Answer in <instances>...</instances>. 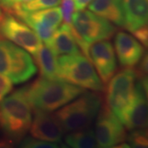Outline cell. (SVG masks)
Wrapping results in <instances>:
<instances>
[{
  "label": "cell",
  "instance_id": "21",
  "mask_svg": "<svg viewBox=\"0 0 148 148\" xmlns=\"http://www.w3.org/2000/svg\"><path fill=\"white\" fill-rule=\"evenodd\" d=\"M60 3L61 0H31L26 3H21V6L26 12H35L57 7Z\"/></svg>",
  "mask_w": 148,
  "mask_h": 148
},
{
  "label": "cell",
  "instance_id": "16",
  "mask_svg": "<svg viewBox=\"0 0 148 148\" xmlns=\"http://www.w3.org/2000/svg\"><path fill=\"white\" fill-rule=\"evenodd\" d=\"M56 55H67L80 53L81 50L77 44L71 27L62 24L54 32L50 44L48 45Z\"/></svg>",
  "mask_w": 148,
  "mask_h": 148
},
{
  "label": "cell",
  "instance_id": "20",
  "mask_svg": "<svg viewBox=\"0 0 148 148\" xmlns=\"http://www.w3.org/2000/svg\"><path fill=\"white\" fill-rule=\"evenodd\" d=\"M127 142L132 147L148 148V127L131 130Z\"/></svg>",
  "mask_w": 148,
  "mask_h": 148
},
{
  "label": "cell",
  "instance_id": "31",
  "mask_svg": "<svg viewBox=\"0 0 148 148\" xmlns=\"http://www.w3.org/2000/svg\"><path fill=\"white\" fill-rule=\"evenodd\" d=\"M15 3H26L27 2L31 1V0H14Z\"/></svg>",
  "mask_w": 148,
  "mask_h": 148
},
{
  "label": "cell",
  "instance_id": "9",
  "mask_svg": "<svg viewBox=\"0 0 148 148\" xmlns=\"http://www.w3.org/2000/svg\"><path fill=\"white\" fill-rule=\"evenodd\" d=\"M89 58L104 84H107L117 69L115 52L109 40H101L89 45Z\"/></svg>",
  "mask_w": 148,
  "mask_h": 148
},
{
  "label": "cell",
  "instance_id": "10",
  "mask_svg": "<svg viewBox=\"0 0 148 148\" xmlns=\"http://www.w3.org/2000/svg\"><path fill=\"white\" fill-rule=\"evenodd\" d=\"M30 132L32 138L59 143L64 136V130L53 114L46 111L34 110Z\"/></svg>",
  "mask_w": 148,
  "mask_h": 148
},
{
  "label": "cell",
  "instance_id": "29",
  "mask_svg": "<svg viewBox=\"0 0 148 148\" xmlns=\"http://www.w3.org/2000/svg\"><path fill=\"white\" fill-rule=\"evenodd\" d=\"M140 82L143 86V90L145 92V95L147 97V100L148 102V75H143V77H141L140 78Z\"/></svg>",
  "mask_w": 148,
  "mask_h": 148
},
{
  "label": "cell",
  "instance_id": "8",
  "mask_svg": "<svg viewBox=\"0 0 148 148\" xmlns=\"http://www.w3.org/2000/svg\"><path fill=\"white\" fill-rule=\"evenodd\" d=\"M101 108L94 130L98 146L103 148L116 147L127 139L124 127L106 104Z\"/></svg>",
  "mask_w": 148,
  "mask_h": 148
},
{
  "label": "cell",
  "instance_id": "19",
  "mask_svg": "<svg viewBox=\"0 0 148 148\" xmlns=\"http://www.w3.org/2000/svg\"><path fill=\"white\" fill-rule=\"evenodd\" d=\"M11 67V53L9 41L0 36V73L8 76Z\"/></svg>",
  "mask_w": 148,
  "mask_h": 148
},
{
  "label": "cell",
  "instance_id": "30",
  "mask_svg": "<svg viewBox=\"0 0 148 148\" xmlns=\"http://www.w3.org/2000/svg\"><path fill=\"white\" fill-rule=\"evenodd\" d=\"M6 15V12L3 11V9L0 7V24H1V22L3 21V17L5 16Z\"/></svg>",
  "mask_w": 148,
  "mask_h": 148
},
{
  "label": "cell",
  "instance_id": "18",
  "mask_svg": "<svg viewBox=\"0 0 148 148\" xmlns=\"http://www.w3.org/2000/svg\"><path fill=\"white\" fill-rule=\"evenodd\" d=\"M65 142L69 147L74 148L99 147L95 139V132L89 127L70 132L66 136Z\"/></svg>",
  "mask_w": 148,
  "mask_h": 148
},
{
  "label": "cell",
  "instance_id": "12",
  "mask_svg": "<svg viewBox=\"0 0 148 148\" xmlns=\"http://www.w3.org/2000/svg\"><path fill=\"white\" fill-rule=\"evenodd\" d=\"M121 122L128 130L148 127V102L140 81L135 86L133 99Z\"/></svg>",
  "mask_w": 148,
  "mask_h": 148
},
{
  "label": "cell",
  "instance_id": "11",
  "mask_svg": "<svg viewBox=\"0 0 148 148\" xmlns=\"http://www.w3.org/2000/svg\"><path fill=\"white\" fill-rule=\"evenodd\" d=\"M11 53L10 72L8 77L14 84H21L31 79L36 73V66L31 55L24 49L9 41Z\"/></svg>",
  "mask_w": 148,
  "mask_h": 148
},
{
  "label": "cell",
  "instance_id": "28",
  "mask_svg": "<svg viewBox=\"0 0 148 148\" xmlns=\"http://www.w3.org/2000/svg\"><path fill=\"white\" fill-rule=\"evenodd\" d=\"M92 0H73L75 8L77 10H83L86 7L90 4Z\"/></svg>",
  "mask_w": 148,
  "mask_h": 148
},
{
  "label": "cell",
  "instance_id": "4",
  "mask_svg": "<svg viewBox=\"0 0 148 148\" xmlns=\"http://www.w3.org/2000/svg\"><path fill=\"white\" fill-rule=\"evenodd\" d=\"M101 106L102 98L100 94L85 91L78 99L68 103L53 115L64 132H73L90 127Z\"/></svg>",
  "mask_w": 148,
  "mask_h": 148
},
{
  "label": "cell",
  "instance_id": "23",
  "mask_svg": "<svg viewBox=\"0 0 148 148\" xmlns=\"http://www.w3.org/2000/svg\"><path fill=\"white\" fill-rule=\"evenodd\" d=\"M61 3H62L61 11H62L64 23L71 27L73 15L76 9L73 0H61Z\"/></svg>",
  "mask_w": 148,
  "mask_h": 148
},
{
  "label": "cell",
  "instance_id": "7",
  "mask_svg": "<svg viewBox=\"0 0 148 148\" xmlns=\"http://www.w3.org/2000/svg\"><path fill=\"white\" fill-rule=\"evenodd\" d=\"M0 36L33 55L42 45L40 38L26 22L7 13L0 24Z\"/></svg>",
  "mask_w": 148,
  "mask_h": 148
},
{
  "label": "cell",
  "instance_id": "26",
  "mask_svg": "<svg viewBox=\"0 0 148 148\" xmlns=\"http://www.w3.org/2000/svg\"><path fill=\"white\" fill-rule=\"evenodd\" d=\"M140 61L141 62L139 64V73H138L148 75V51L147 53H143Z\"/></svg>",
  "mask_w": 148,
  "mask_h": 148
},
{
  "label": "cell",
  "instance_id": "14",
  "mask_svg": "<svg viewBox=\"0 0 148 148\" xmlns=\"http://www.w3.org/2000/svg\"><path fill=\"white\" fill-rule=\"evenodd\" d=\"M124 27L129 32L148 23V0H123Z\"/></svg>",
  "mask_w": 148,
  "mask_h": 148
},
{
  "label": "cell",
  "instance_id": "6",
  "mask_svg": "<svg viewBox=\"0 0 148 148\" xmlns=\"http://www.w3.org/2000/svg\"><path fill=\"white\" fill-rule=\"evenodd\" d=\"M137 75L132 68H125L108 82L106 105L120 121L133 99Z\"/></svg>",
  "mask_w": 148,
  "mask_h": 148
},
{
  "label": "cell",
  "instance_id": "24",
  "mask_svg": "<svg viewBox=\"0 0 148 148\" xmlns=\"http://www.w3.org/2000/svg\"><path fill=\"white\" fill-rule=\"evenodd\" d=\"M12 90V82L3 74L0 73V102Z\"/></svg>",
  "mask_w": 148,
  "mask_h": 148
},
{
  "label": "cell",
  "instance_id": "32",
  "mask_svg": "<svg viewBox=\"0 0 148 148\" xmlns=\"http://www.w3.org/2000/svg\"><path fill=\"white\" fill-rule=\"evenodd\" d=\"M0 128H2V122H1V114H0Z\"/></svg>",
  "mask_w": 148,
  "mask_h": 148
},
{
  "label": "cell",
  "instance_id": "17",
  "mask_svg": "<svg viewBox=\"0 0 148 148\" xmlns=\"http://www.w3.org/2000/svg\"><path fill=\"white\" fill-rule=\"evenodd\" d=\"M56 54L47 45H41L37 52L34 54L41 77L48 79L58 78V60Z\"/></svg>",
  "mask_w": 148,
  "mask_h": 148
},
{
  "label": "cell",
  "instance_id": "15",
  "mask_svg": "<svg viewBox=\"0 0 148 148\" xmlns=\"http://www.w3.org/2000/svg\"><path fill=\"white\" fill-rule=\"evenodd\" d=\"M89 10L118 27H124V14L121 2L118 0H92Z\"/></svg>",
  "mask_w": 148,
  "mask_h": 148
},
{
  "label": "cell",
  "instance_id": "22",
  "mask_svg": "<svg viewBox=\"0 0 148 148\" xmlns=\"http://www.w3.org/2000/svg\"><path fill=\"white\" fill-rule=\"evenodd\" d=\"M21 147L28 148H57L60 146L59 143H57L43 141L34 138H27L22 142Z\"/></svg>",
  "mask_w": 148,
  "mask_h": 148
},
{
  "label": "cell",
  "instance_id": "25",
  "mask_svg": "<svg viewBox=\"0 0 148 148\" xmlns=\"http://www.w3.org/2000/svg\"><path fill=\"white\" fill-rule=\"evenodd\" d=\"M132 34L144 46L148 48V23L132 32Z\"/></svg>",
  "mask_w": 148,
  "mask_h": 148
},
{
  "label": "cell",
  "instance_id": "1",
  "mask_svg": "<svg viewBox=\"0 0 148 148\" xmlns=\"http://www.w3.org/2000/svg\"><path fill=\"white\" fill-rule=\"evenodd\" d=\"M32 110L52 112L73 101L85 92L84 88L60 78H38L22 88Z\"/></svg>",
  "mask_w": 148,
  "mask_h": 148
},
{
  "label": "cell",
  "instance_id": "13",
  "mask_svg": "<svg viewBox=\"0 0 148 148\" xmlns=\"http://www.w3.org/2000/svg\"><path fill=\"white\" fill-rule=\"evenodd\" d=\"M114 48L119 62L123 68L135 67L144 53V48L138 40L124 32L115 35Z\"/></svg>",
  "mask_w": 148,
  "mask_h": 148
},
{
  "label": "cell",
  "instance_id": "2",
  "mask_svg": "<svg viewBox=\"0 0 148 148\" xmlns=\"http://www.w3.org/2000/svg\"><path fill=\"white\" fill-rule=\"evenodd\" d=\"M2 129L9 139L19 141L30 129L32 108L22 88L4 97L0 102Z\"/></svg>",
  "mask_w": 148,
  "mask_h": 148
},
{
  "label": "cell",
  "instance_id": "27",
  "mask_svg": "<svg viewBox=\"0 0 148 148\" xmlns=\"http://www.w3.org/2000/svg\"><path fill=\"white\" fill-rule=\"evenodd\" d=\"M14 0H0V7L3 9L7 14L9 13L12 8L15 4Z\"/></svg>",
  "mask_w": 148,
  "mask_h": 148
},
{
  "label": "cell",
  "instance_id": "5",
  "mask_svg": "<svg viewBox=\"0 0 148 148\" xmlns=\"http://www.w3.org/2000/svg\"><path fill=\"white\" fill-rule=\"evenodd\" d=\"M58 78L84 89L102 91L104 86L89 58L81 53L61 55L58 58Z\"/></svg>",
  "mask_w": 148,
  "mask_h": 148
},
{
  "label": "cell",
  "instance_id": "33",
  "mask_svg": "<svg viewBox=\"0 0 148 148\" xmlns=\"http://www.w3.org/2000/svg\"><path fill=\"white\" fill-rule=\"evenodd\" d=\"M118 1H119V2H122V1H123V0H118Z\"/></svg>",
  "mask_w": 148,
  "mask_h": 148
},
{
  "label": "cell",
  "instance_id": "3",
  "mask_svg": "<svg viewBox=\"0 0 148 148\" xmlns=\"http://www.w3.org/2000/svg\"><path fill=\"white\" fill-rule=\"evenodd\" d=\"M71 31L82 52L90 59V44L101 40H110L115 34L117 28L110 21L83 9L73 13Z\"/></svg>",
  "mask_w": 148,
  "mask_h": 148
}]
</instances>
